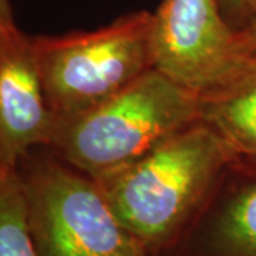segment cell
<instances>
[{"label": "cell", "mask_w": 256, "mask_h": 256, "mask_svg": "<svg viewBox=\"0 0 256 256\" xmlns=\"http://www.w3.org/2000/svg\"><path fill=\"white\" fill-rule=\"evenodd\" d=\"M232 158L222 138L198 121L97 184L150 256L181 232Z\"/></svg>", "instance_id": "cell-1"}, {"label": "cell", "mask_w": 256, "mask_h": 256, "mask_svg": "<svg viewBox=\"0 0 256 256\" xmlns=\"http://www.w3.org/2000/svg\"><path fill=\"white\" fill-rule=\"evenodd\" d=\"M200 121V94L156 68L90 110L54 117L47 148L94 181Z\"/></svg>", "instance_id": "cell-2"}, {"label": "cell", "mask_w": 256, "mask_h": 256, "mask_svg": "<svg viewBox=\"0 0 256 256\" xmlns=\"http://www.w3.org/2000/svg\"><path fill=\"white\" fill-rule=\"evenodd\" d=\"M220 8L229 26L238 32L246 26L256 14V0H218Z\"/></svg>", "instance_id": "cell-10"}, {"label": "cell", "mask_w": 256, "mask_h": 256, "mask_svg": "<svg viewBox=\"0 0 256 256\" xmlns=\"http://www.w3.org/2000/svg\"><path fill=\"white\" fill-rule=\"evenodd\" d=\"M154 68L202 94L238 68L236 32L218 0H162L152 13Z\"/></svg>", "instance_id": "cell-5"}, {"label": "cell", "mask_w": 256, "mask_h": 256, "mask_svg": "<svg viewBox=\"0 0 256 256\" xmlns=\"http://www.w3.org/2000/svg\"><path fill=\"white\" fill-rule=\"evenodd\" d=\"M54 116L47 106L32 36L0 26V152L12 166L47 146Z\"/></svg>", "instance_id": "cell-7"}, {"label": "cell", "mask_w": 256, "mask_h": 256, "mask_svg": "<svg viewBox=\"0 0 256 256\" xmlns=\"http://www.w3.org/2000/svg\"><path fill=\"white\" fill-rule=\"evenodd\" d=\"M0 256H38L16 168L0 181Z\"/></svg>", "instance_id": "cell-9"}, {"label": "cell", "mask_w": 256, "mask_h": 256, "mask_svg": "<svg viewBox=\"0 0 256 256\" xmlns=\"http://www.w3.org/2000/svg\"><path fill=\"white\" fill-rule=\"evenodd\" d=\"M38 256H148L124 228L100 185L47 146L16 165Z\"/></svg>", "instance_id": "cell-3"}, {"label": "cell", "mask_w": 256, "mask_h": 256, "mask_svg": "<svg viewBox=\"0 0 256 256\" xmlns=\"http://www.w3.org/2000/svg\"><path fill=\"white\" fill-rule=\"evenodd\" d=\"M14 18H13V12H12V6H10L9 0H0V26H13Z\"/></svg>", "instance_id": "cell-12"}, {"label": "cell", "mask_w": 256, "mask_h": 256, "mask_svg": "<svg viewBox=\"0 0 256 256\" xmlns=\"http://www.w3.org/2000/svg\"><path fill=\"white\" fill-rule=\"evenodd\" d=\"M150 256H256V160L234 156L181 232Z\"/></svg>", "instance_id": "cell-6"}, {"label": "cell", "mask_w": 256, "mask_h": 256, "mask_svg": "<svg viewBox=\"0 0 256 256\" xmlns=\"http://www.w3.org/2000/svg\"><path fill=\"white\" fill-rule=\"evenodd\" d=\"M236 57L238 67L256 60V14L236 32Z\"/></svg>", "instance_id": "cell-11"}, {"label": "cell", "mask_w": 256, "mask_h": 256, "mask_svg": "<svg viewBox=\"0 0 256 256\" xmlns=\"http://www.w3.org/2000/svg\"><path fill=\"white\" fill-rule=\"evenodd\" d=\"M200 121L236 158L256 160V60L200 94Z\"/></svg>", "instance_id": "cell-8"}, {"label": "cell", "mask_w": 256, "mask_h": 256, "mask_svg": "<svg viewBox=\"0 0 256 256\" xmlns=\"http://www.w3.org/2000/svg\"><path fill=\"white\" fill-rule=\"evenodd\" d=\"M151 22L152 13L141 10L90 32L32 36L53 116L90 110L154 68Z\"/></svg>", "instance_id": "cell-4"}, {"label": "cell", "mask_w": 256, "mask_h": 256, "mask_svg": "<svg viewBox=\"0 0 256 256\" xmlns=\"http://www.w3.org/2000/svg\"><path fill=\"white\" fill-rule=\"evenodd\" d=\"M14 168H16V166H12V165L4 160L3 154L0 152V181H2L3 178H6Z\"/></svg>", "instance_id": "cell-13"}]
</instances>
